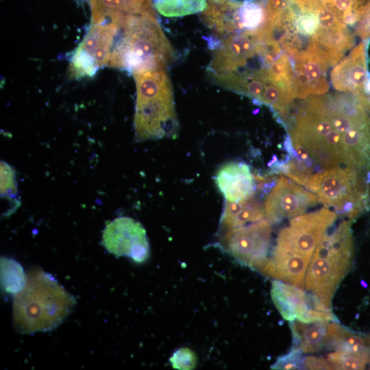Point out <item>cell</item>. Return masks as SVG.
<instances>
[{
    "label": "cell",
    "mask_w": 370,
    "mask_h": 370,
    "mask_svg": "<svg viewBox=\"0 0 370 370\" xmlns=\"http://www.w3.org/2000/svg\"><path fill=\"white\" fill-rule=\"evenodd\" d=\"M289 133L323 170L353 169L370 179V97L313 96L300 106Z\"/></svg>",
    "instance_id": "cell-1"
},
{
    "label": "cell",
    "mask_w": 370,
    "mask_h": 370,
    "mask_svg": "<svg viewBox=\"0 0 370 370\" xmlns=\"http://www.w3.org/2000/svg\"><path fill=\"white\" fill-rule=\"evenodd\" d=\"M119 25L109 66L131 74L166 69L174 51L156 16L128 15Z\"/></svg>",
    "instance_id": "cell-2"
},
{
    "label": "cell",
    "mask_w": 370,
    "mask_h": 370,
    "mask_svg": "<svg viewBox=\"0 0 370 370\" xmlns=\"http://www.w3.org/2000/svg\"><path fill=\"white\" fill-rule=\"evenodd\" d=\"M75 304L74 297L52 275L34 269L27 275L23 289L14 295V326L22 334L51 330L63 322Z\"/></svg>",
    "instance_id": "cell-3"
},
{
    "label": "cell",
    "mask_w": 370,
    "mask_h": 370,
    "mask_svg": "<svg viewBox=\"0 0 370 370\" xmlns=\"http://www.w3.org/2000/svg\"><path fill=\"white\" fill-rule=\"evenodd\" d=\"M136 87L134 114L138 141L175 136L178 130L171 81L166 69L132 74Z\"/></svg>",
    "instance_id": "cell-4"
},
{
    "label": "cell",
    "mask_w": 370,
    "mask_h": 370,
    "mask_svg": "<svg viewBox=\"0 0 370 370\" xmlns=\"http://www.w3.org/2000/svg\"><path fill=\"white\" fill-rule=\"evenodd\" d=\"M352 223V220H345L331 233L328 230L325 233L306 271L305 288L329 308L353 262Z\"/></svg>",
    "instance_id": "cell-5"
},
{
    "label": "cell",
    "mask_w": 370,
    "mask_h": 370,
    "mask_svg": "<svg viewBox=\"0 0 370 370\" xmlns=\"http://www.w3.org/2000/svg\"><path fill=\"white\" fill-rule=\"evenodd\" d=\"M368 182L353 169L335 166L314 174L304 186L326 208H333L337 215L352 221L368 207Z\"/></svg>",
    "instance_id": "cell-6"
},
{
    "label": "cell",
    "mask_w": 370,
    "mask_h": 370,
    "mask_svg": "<svg viewBox=\"0 0 370 370\" xmlns=\"http://www.w3.org/2000/svg\"><path fill=\"white\" fill-rule=\"evenodd\" d=\"M225 89L252 98L254 101L271 108L278 116L288 112L293 94L273 82L266 67L243 68L211 77Z\"/></svg>",
    "instance_id": "cell-7"
},
{
    "label": "cell",
    "mask_w": 370,
    "mask_h": 370,
    "mask_svg": "<svg viewBox=\"0 0 370 370\" xmlns=\"http://www.w3.org/2000/svg\"><path fill=\"white\" fill-rule=\"evenodd\" d=\"M119 30L113 23L92 25L71 58L70 77H91L108 64Z\"/></svg>",
    "instance_id": "cell-8"
},
{
    "label": "cell",
    "mask_w": 370,
    "mask_h": 370,
    "mask_svg": "<svg viewBox=\"0 0 370 370\" xmlns=\"http://www.w3.org/2000/svg\"><path fill=\"white\" fill-rule=\"evenodd\" d=\"M271 227L267 220L230 230L221 238L223 249L239 263L260 269L267 261Z\"/></svg>",
    "instance_id": "cell-9"
},
{
    "label": "cell",
    "mask_w": 370,
    "mask_h": 370,
    "mask_svg": "<svg viewBox=\"0 0 370 370\" xmlns=\"http://www.w3.org/2000/svg\"><path fill=\"white\" fill-rule=\"evenodd\" d=\"M336 218V213L328 208L296 216L288 227L280 232L276 244L310 260L323 235Z\"/></svg>",
    "instance_id": "cell-10"
},
{
    "label": "cell",
    "mask_w": 370,
    "mask_h": 370,
    "mask_svg": "<svg viewBox=\"0 0 370 370\" xmlns=\"http://www.w3.org/2000/svg\"><path fill=\"white\" fill-rule=\"evenodd\" d=\"M271 296L282 317L289 321L311 323L337 320L332 308L326 306L310 293L293 284L275 279L271 283Z\"/></svg>",
    "instance_id": "cell-11"
},
{
    "label": "cell",
    "mask_w": 370,
    "mask_h": 370,
    "mask_svg": "<svg viewBox=\"0 0 370 370\" xmlns=\"http://www.w3.org/2000/svg\"><path fill=\"white\" fill-rule=\"evenodd\" d=\"M102 244L116 257H129L138 263L149 256L146 230L130 217H118L109 222L103 231Z\"/></svg>",
    "instance_id": "cell-12"
},
{
    "label": "cell",
    "mask_w": 370,
    "mask_h": 370,
    "mask_svg": "<svg viewBox=\"0 0 370 370\" xmlns=\"http://www.w3.org/2000/svg\"><path fill=\"white\" fill-rule=\"evenodd\" d=\"M317 201L316 195L282 176L264 202V217L270 223H276L303 214Z\"/></svg>",
    "instance_id": "cell-13"
},
{
    "label": "cell",
    "mask_w": 370,
    "mask_h": 370,
    "mask_svg": "<svg viewBox=\"0 0 370 370\" xmlns=\"http://www.w3.org/2000/svg\"><path fill=\"white\" fill-rule=\"evenodd\" d=\"M294 64L296 97L322 95L328 92L327 71L330 64L318 49L309 46L291 57Z\"/></svg>",
    "instance_id": "cell-14"
},
{
    "label": "cell",
    "mask_w": 370,
    "mask_h": 370,
    "mask_svg": "<svg viewBox=\"0 0 370 370\" xmlns=\"http://www.w3.org/2000/svg\"><path fill=\"white\" fill-rule=\"evenodd\" d=\"M317 16L319 27L310 38V46L321 52L332 66L354 45V37L325 4L318 10Z\"/></svg>",
    "instance_id": "cell-15"
},
{
    "label": "cell",
    "mask_w": 370,
    "mask_h": 370,
    "mask_svg": "<svg viewBox=\"0 0 370 370\" xmlns=\"http://www.w3.org/2000/svg\"><path fill=\"white\" fill-rule=\"evenodd\" d=\"M330 79L336 90L370 96V73L367 67L365 42L354 47L334 66Z\"/></svg>",
    "instance_id": "cell-16"
},
{
    "label": "cell",
    "mask_w": 370,
    "mask_h": 370,
    "mask_svg": "<svg viewBox=\"0 0 370 370\" xmlns=\"http://www.w3.org/2000/svg\"><path fill=\"white\" fill-rule=\"evenodd\" d=\"M310 262L306 258L276 244L261 271L275 280L304 289Z\"/></svg>",
    "instance_id": "cell-17"
},
{
    "label": "cell",
    "mask_w": 370,
    "mask_h": 370,
    "mask_svg": "<svg viewBox=\"0 0 370 370\" xmlns=\"http://www.w3.org/2000/svg\"><path fill=\"white\" fill-rule=\"evenodd\" d=\"M248 165L241 162H229L218 171L215 182L225 200L241 201L255 194V184Z\"/></svg>",
    "instance_id": "cell-18"
},
{
    "label": "cell",
    "mask_w": 370,
    "mask_h": 370,
    "mask_svg": "<svg viewBox=\"0 0 370 370\" xmlns=\"http://www.w3.org/2000/svg\"><path fill=\"white\" fill-rule=\"evenodd\" d=\"M92 25L116 23L128 15L156 16L151 0H89Z\"/></svg>",
    "instance_id": "cell-19"
},
{
    "label": "cell",
    "mask_w": 370,
    "mask_h": 370,
    "mask_svg": "<svg viewBox=\"0 0 370 370\" xmlns=\"http://www.w3.org/2000/svg\"><path fill=\"white\" fill-rule=\"evenodd\" d=\"M331 321L305 323L299 320L291 321L293 336L291 349L304 353H312L328 347L330 342V323Z\"/></svg>",
    "instance_id": "cell-20"
},
{
    "label": "cell",
    "mask_w": 370,
    "mask_h": 370,
    "mask_svg": "<svg viewBox=\"0 0 370 370\" xmlns=\"http://www.w3.org/2000/svg\"><path fill=\"white\" fill-rule=\"evenodd\" d=\"M264 217V208L254 194L241 201L225 200L220 224L223 229L230 230L247 223L258 221Z\"/></svg>",
    "instance_id": "cell-21"
},
{
    "label": "cell",
    "mask_w": 370,
    "mask_h": 370,
    "mask_svg": "<svg viewBox=\"0 0 370 370\" xmlns=\"http://www.w3.org/2000/svg\"><path fill=\"white\" fill-rule=\"evenodd\" d=\"M208 0H151L154 8L162 15L180 17L203 12Z\"/></svg>",
    "instance_id": "cell-22"
},
{
    "label": "cell",
    "mask_w": 370,
    "mask_h": 370,
    "mask_svg": "<svg viewBox=\"0 0 370 370\" xmlns=\"http://www.w3.org/2000/svg\"><path fill=\"white\" fill-rule=\"evenodd\" d=\"M26 281L27 275L18 262L12 258H1V283L4 291L16 295L23 289Z\"/></svg>",
    "instance_id": "cell-23"
},
{
    "label": "cell",
    "mask_w": 370,
    "mask_h": 370,
    "mask_svg": "<svg viewBox=\"0 0 370 370\" xmlns=\"http://www.w3.org/2000/svg\"><path fill=\"white\" fill-rule=\"evenodd\" d=\"M327 360L335 369H363L370 362V350L360 354L335 350L328 355Z\"/></svg>",
    "instance_id": "cell-24"
},
{
    "label": "cell",
    "mask_w": 370,
    "mask_h": 370,
    "mask_svg": "<svg viewBox=\"0 0 370 370\" xmlns=\"http://www.w3.org/2000/svg\"><path fill=\"white\" fill-rule=\"evenodd\" d=\"M1 197L18 204L16 172L14 169L4 161L1 162Z\"/></svg>",
    "instance_id": "cell-25"
},
{
    "label": "cell",
    "mask_w": 370,
    "mask_h": 370,
    "mask_svg": "<svg viewBox=\"0 0 370 370\" xmlns=\"http://www.w3.org/2000/svg\"><path fill=\"white\" fill-rule=\"evenodd\" d=\"M323 3L346 25H354L358 20L354 12V0H323Z\"/></svg>",
    "instance_id": "cell-26"
},
{
    "label": "cell",
    "mask_w": 370,
    "mask_h": 370,
    "mask_svg": "<svg viewBox=\"0 0 370 370\" xmlns=\"http://www.w3.org/2000/svg\"><path fill=\"white\" fill-rule=\"evenodd\" d=\"M169 360L174 369L190 370L195 368L197 363V357L190 349L182 347L173 353Z\"/></svg>",
    "instance_id": "cell-27"
},
{
    "label": "cell",
    "mask_w": 370,
    "mask_h": 370,
    "mask_svg": "<svg viewBox=\"0 0 370 370\" xmlns=\"http://www.w3.org/2000/svg\"><path fill=\"white\" fill-rule=\"evenodd\" d=\"M293 0H267V22L268 27L273 26L288 10L291 8Z\"/></svg>",
    "instance_id": "cell-28"
},
{
    "label": "cell",
    "mask_w": 370,
    "mask_h": 370,
    "mask_svg": "<svg viewBox=\"0 0 370 370\" xmlns=\"http://www.w3.org/2000/svg\"><path fill=\"white\" fill-rule=\"evenodd\" d=\"M302 352L291 349L287 354L279 357L277 361L271 366L273 369H300L305 367L304 358Z\"/></svg>",
    "instance_id": "cell-29"
},
{
    "label": "cell",
    "mask_w": 370,
    "mask_h": 370,
    "mask_svg": "<svg viewBox=\"0 0 370 370\" xmlns=\"http://www.w3.org/2000/svg\"><path fill=\"white\" fill-rule=\"evenodd\" d=\"M301 12L317 13L323 0H293Z\"/></svg>",
    "instance_id": "cell-30"
},
{
    "label": "cell",
    "mask_w": 370,
    "mask_h": 370,
    "mask_svg": "<svg viewBox=\"0 0 370 370\" xmlns=\"http://www.w3.org/2000/svg\"><path fill=\"white\" fill-rule=\"evenodd\" d=\"M304 365L309 369H333L332 366L326 359L308 356L304 358Z\"/></svg>",
    "instance_id": "cell-31"
}]
</instances>
